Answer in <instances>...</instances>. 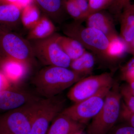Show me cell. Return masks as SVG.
Returning a JSON list of instances; mask_svg holds the SVG:
<instances>
[{
  "label": "cell",
  "mask_w": 134,
  "mask_h": 134,
  "mask_svg": "<svg viewBox=\"0 0 134 134\" xmlns=\"http://www.w3.org/2000/svg\"><path fill=\"white\" fill-rule=\"evenodd\" d=\"M84 78L69 68L48 66L33 77L37 91L45 98L53 97Z\"/></svg>",
  "instance_id": "6da1fadb"
},
{
  "label": "cell",
  "mask_w": 134,
  "mask_h": 134,
  "mask_svg": "<svg viewBox=\"0 0 134 134\" xmlns=\"http://www.w3.org/2000/svg\"><path fill=\"white\" fill-rule=\"evenodd\" d=\"M121 95L119 84L114 82L106 96L102 108L87 128L88 134H108L120 119Z\"/></svg>",
  "instance_id": "7a4b0ae2"
},
{
  "label": "cell",
  "mask_w": 134,
  "mask_h": 134,
  "mask_svg": "<svg viewBox=\"0 0 134 134\" xmlns=\"http://www.w3.org/2000/svg\"><path fill=\"white\" fill-rule=\"evenodd\" d=\"M62 31L65 36L78 41L86 50L90 51L93 55L105 60L109 40L100 31L84 26L81 23L74 21L64 25Z\"/></svg>",
  "instance_id": "3957f363"
},
{
  "label": "cell",
  "mask_w": 134,
  "mask_h": 134,
  "mask_svg": "<svg viewBox=\"0 0 134 134\" xmlns=\"http://www.w3.org/2000/svg\"><path fill=\"white\" fill-rule=\"evenodd\" d=\"M41 100H34L0 114V133L29 134Z\"/></svg>",
  "instance_id": "277c9868"
},
{
  "label": "cell",
  "mask_w": 134,
  "mask_h": 134,
  "mask_svg": "<svg viewBox=\"0 0 134 134\" xmlns=\"http://www.w3.org/2000/svg\"><path fill=\"white\" fill-rule=\"evenodd\" d=\"M0 55L30 65L35 58L31 44L17 34L0 26Z\"/></svg>",
  "instance_id": "5b68a950"
},
{
  "label": "cell",
  "mask_w": 134,
  "mask_h": 134,
  "mask_svg": "<svg viewBox=\"0 0 134 134\" xmlns=\"http://www.w3.org/2000/svg\"><path fill=\"white\" fill-rule=\"evenodd\" d=\"M57 35L54 33L47 38L34 40L31 45L34 56L46 66L69 68L71 60L58 44Z\"/></svg>",
  "instance_id": "8992f818"
},
{
  "label": "cell",
  "mask_w": 134,
  "mask_h": 134,
  "mask_svg": "<svg viewBox=\"0 0 134 134\" xmlns=\"http://www.w3.org/2000/svg\"><path fill=\"white\" fill-rule=\"evenodd\" d=\"M114 83L112 75L107 72L86 77L74 84L69 91L68 97L74 103H78L104 89L111 88Z\"/></svg>",
  "instance_id": "52a82bcc"
},
{
  "label": "cell",
  "mask_w": 134,
  "mask_h": 134,
  "mask_svg": "<svg viewBox=\"0 0 134 134\" xmlns=\"http://www.w3.org/2000/svg\"><path fill=\"white\" fill-rule=\"evenodd\" d=\"M65 102L59 95L41 99L29 134H47L50 123L64 110Z\"/></svg>",
  "instance_id": "ba28073f"
},
{
  "label": "cell",
  "mask_w": 134,
  "mask_h": 134,
  "mask_svg": "<svg viewBox=\"0 0 134 134\" xmlns=\"http://www.w3.org/2000/svg\"><path fill=\"white\" fill-rule=\"evenodd\" d=\"M111 88L104 89L95 96L75 103L73 105L64 109L61 113L85 125L90 120L92 119L100 111L106 96Z\"/></svg>",
  "instance_id": "9c48e42d"
},
{
  "label": "cell",
  "mask_w": 134,
  "mask_h": 134,
  "mask_svg": "<svg viewBox=\"0 0 134 134\" xmlns=\"http://www.w3.org/2000/svg\"><path fill=\"white\" fill-rule=\"evenodd\" d=\"M39 99L30 92L10 87L0 93V113L15 110Z\"/></svg>",
  "instance_id": "30bf717a"
},
{
  "label": "cell",
  "mask_w": 134,
  "mask_h": 134,
  "mask_svg": "<svg viewBox=\"0 0 134 134\" xmlns=\"http://www.w3.org/2000/svg\"><path fill=\"white\" fill-rule=\"evenodd\" d=\"M29 66L25 63L12 58H0V70L11 85L18 83L25 77Z\"/></svg>",
  "instance_id": "8fae6325"
},
{
  "label": "cell",
  "mask_w": 134,
  "mask_h": 134,
  "mask_svg": "<svg viewBox=\"0 0 134 134\" xmlns=\"http://www.w3.org/2000/svg\"><path fill=\"white\" fill-rule=\"evenodd\" d=\"M85 21L86 26L100 31L108 38L118 34L113 18L110 14L104 10L90 15Z\"/></svg>",
  "instance_id": "7c38bea8"
},
{
  "label": "cell",
  "mask_w": 134,
  "mask_h": 134,
  "mask_svg": "<svg viewBox=\"0 0 134 134\" xmlns=\"http://www.w3.org/2000/svg\"><path fill=\"white\" fill-rule=\"evenodd\" d=\"M84 127L60 113L51 122L47 134H75L82 132Z\"/></svg>",
  "instance_id": "4fadbf2b"
},
{
  "label": "cell",
  "mask_w": 134,
  "mask_h": 134,
  "mask_svg": "<svg viewBox=\"0 0 134 134\" xmlns=\"http://www.w3.org/2000/svg\"><path fill=\"white\" fill-rule=\"evenodd\" d=\"M34 3L44 15L56 23L62 22L67 14L63 0H34Z\"/></svg>",
  "instance_id": "5bb4252c"
},
{
  "label": "cell",
  "mask_w": 134,
  "mask_h": 134,
  "mask_svg": "<svg viewBox=\"0 0 134 134\" xmlns=\"http://www.w3.org/2000/svg\"><path fill=\"white\" fill-rule=\"evenodd\" d=\"M120 23V36L126 42L128 47L134 36V5L126 4L119 16Z\"/></svg>",
  "instance_id": "9a60e30c"
},
{
  "label": "cell",
  "mask_w": 134,
  "mask_h": 134,
  "mask_svg": "<svg viewBox=\"0 0 134 134\" xmlns=\"http://www.w3.org/2000/svg\"><path fill=\"white\" fill-rule=\"evenodd\" d=\"M22 10L15 4L0 3V26L12 31L21 21Z\"/></svg>",
  "instance_id": "2e32d148"
},
{
  "label": "cell",
  "mask_w": 134,
  "mask_h": 134,
  "mask_svg": "<svg viewBox=\"0 0 134 134\" xmlns=\"http://www.w3.org/2000/svg\"><path fill=\"white\" fill-rule=\"evenodd\" d=\"M55 29L52 20L43 15L36 25L30 30L27 40L34 41L47 38L54 33Z\"/></svg>",
  "instance_id": "e0dca14e"
},
{
  "label": "cell",
  "mask_w": 134,
  "mask_h": 134,
  "mask_svg": "<svg viewBox=\"0 0 134 134\" xmlns=\"http://www.w3.org/2000/svg\"><path fill=\"white\" fill-rule=\"evenodd\" d=\"M95 63L94 55L86 51L81 56L71 61L69 68L77 74L85 77L91 74Z\"/></svg>",
  "instance_id": "ac0fdd59"
},
{
  "label": "cell",
  "mask_w": 134,
  "mask_h": 134,
  "mask_svg": "<svg viewBox=\"0 0 134 134\" xmlns=\"http://www.w3.org/2000/svg\"><path fill=\"white\" fill-rule=\"evenodd\" d=\"M57 41L71 61L79 58L86 51V49L81 43L68 36H62L58 34Z\"/></svg>",
  "instance_id": "d6986e66"
},
{
  "label": "cell",
  "mask_w": 134,
  "mask_h": 134,
  "mask_svg": "<svg viewBox=\"0 0 134 134\" xmlns=\"http://www.w3.org/2000/svg\"><path fill=\"white\" fill-rule=\"evenodd\" d=\"M109 44L106 52L105 60L113 61L122 58L128 52L126 42L118 34L108 38Z\"/></svg>",
  "instance_id": "ffe728a7"
},
{
  "label": "cell",
  "mask_w": 134,
  "mask_h": 134,
  "mask_svg": "<svg viewBox=\"0 0 134 134\" xmlns=\"http://www.w3.org/2000/svg\"><path fill=\"white\" fill-rule=\"evenodd\" d=\"M40 10L34 3L30 4L22 9L21 22L24 27L31 29L40 19Z\"/></svg>",
  "instance_id": "44dd1931"
},
{
  "label": "cell",
  "mask_w": 134,
  "mask_h": 134,
  "mask_svg": "<svg viewBox=\"0 0 134 134\" xmlns=\"http://www.w3.org/2000/svg\"><path fill=\"white\" fill-rule=\"evenodd\" d=\"M116 0H89L88 9L82 18L81 23L85 21L87 17L95 12L109 8Z\"/></svg>",
  "instance_id": "7402d4cb"
},
{
  "label": "cell",
  "mask_w": 134,
  "mask_h": 134,
  "mask_svg": "<svg viewBox=\"0 0 134 134\" xmlns=\"http://www.w3.org/2000/svg\"><path fill=\"white\" fill-rule=\"evenodd\" d=\"M63 2L67 14L73 18L75 21L80 22L82 13L75 0H63Z\"/></svg>",
  "instance_id": "603a6c76"
},
{
  "label": "cell",
  "mask_w": 134,
  "mask_h": 134,
  "mask_svg": "<svg viewBox=\"0 0 134 134\" xmlns=\"http://www.w3.org/2000/svg\"><path fill=\"white\" fill-rule=\"evenodd\" d=\"M120 92L121 98L125 101L126 107L129 111L134 113V95L132 94L128 88L127 85L120 88Z\"/></svg>",
  "instance_id": "cb8c5ba5"
},
{
  "label": "cell",
  "mask_w": 134,
  "mask_h": 134,
  "mask_svg": "<svg viewBox=\"0 0 134 134\" xmlns=\"http://www.w3.org/2000/svg\"><path fill=\"white\" fill-rule=\"evenodd\" d=\"M122 78L128 83L134 81V56L121 69Z\"/></svg>",
  "instance_id": "d4e9b609"
},
{
  "label": "cell",
  "mask_w": 134,
  "mask_h": 134,
  "mask_svg": "<svg viewBox=\"0 0 134 134\" xmlns=\"http://www.w3.org/2000/svg\"><path fill=\"white\" fill-rule=\"evenodd\" d=\"M108 134H134V127L127 124L115 125Z\"/></svg>",
  "instance_id": "484cf974"
},
{
  "label": "cell",
  "mask_w": 134,
  "mask_h": 134,
  "mask_svg": "<svg viewBox=\"0 0 134 134\" xmlns=\"http://www.w3.org/2000/svg\"><path fill=\"white\" fill-rule=\"evenodd\" d=\"M133 0H116L109 8L110 12L116 16H119L124 7Z\"/></svg>",
  "instance_id": "4316f807"
},
{
  "label": "cell",
  "mask_w": 134,
  "mask_h": 134,
  "mask_svg": "<svg viewBox=\"0 0 134 134\" xmlns=\"http://www.w3.org/2000/svg\"><path fill=\"white\" fill-rule=\"evenodd\" d=\"M120 117L126 121L127 124L134 127V113L129 111L124 104L121 105L120 118Z\"/></svg>",
  "instance_id": "83f0119b"
},
{
  "label": "cell",
  "mask_w": 134,
  "mask_h": 134,
  "mask_svg": "<svg viewBox=\"0 0 134 134\" xmlns=\"http://www.w3.org/2000/svg\"><path fill=\"white\" fill-rule=\"evenodd\" d=\"M11 87V84L0 70V93Z\"/></svg>",
  "instance_id": "f1b7e54d"
},
{
  "label": "cell",
  "mask_w": 134,
  "mask_h": 134,
  "mask_svg": "<svg viewBox=\"0 0 134 134\" xmlns=\"http://www.w3.org/2000/svg\"><path fill=\"white\" fill-rule=\"evenodd\" d=\"M75 1L76 2L77 5L78 6L79 9L82 13L81 19L79 22L81 23V21L83 16L87 12L88 9L89 0H75Z\"/></svg>",
  "instance_id": "f546056e"
},
{
  "label": "cell",
  "mask_w": 134,
  "mask_h": 134,
  "mask_svg": "<svg viewBox=\"0 0 134 134\" xmlns=\"http://www.w3.org/2000/svg\"><path fill=\"white\" fill-rule=\"evenodd\" d=\"M34 3V0H15V5L21 8Z\"/></svg>",
  "instance_id": "4dcf8cb0"
},
{
  "label": "cell",
  "mask_w": 134,
  "mask_h": 134,
  "mask_svg": "<svg viewBox=\"0 0 134 134\" xmlns=\"http://www.w3.org/2000/svg\"><path fill=\"white\" fill-rule=\"evenodd\" d=\"M128 52L134 56V36L131 43L128 46Z\"/></svg>",
  "instance_id": "1f68e13d"
},
{
  "label": "cell",
  "mask_w": 134,
  "mask_h": 134,
  "mask_svg": "<svg viewBox=\"0 0 134 134\" xmlns=\"http://www.w3.org/2000/svg\"><path fill=\"white\" fill-rule=\"evenodd\" d=\"M128 85H127L130 92L134 95V81L128 83Z\"/></svg>",
  "instance_id": "d6a6232c"
},
{
  "label": "cell",
  "mask_w": 134,
  "mask_h": 134,
  "mask_svg": "<svg viewBox=\"0 0 134 134\" xmlns=\"http://www.w3.org/2000/svg\"><path fill=\"white\" fill-rule=\"evenodd\" d=\"M0 3H12L15 5V0H0Z\"/></svg>",
  "instance_id": "836d02e7"
},
{
  "label": "cell",
  "mask_w": 134,
  "mask_h": 134,
  "mask_svg": "<svg viewBox=\"0 0 134 134\" xmlns=\"http://www.w3.org/2000/svg\"><path fill=\"white\" fill-rule=\"evenodd\" d=\"M75 134H83L82 133V132H78Z\"/></svg>",
  "instance_id": "e575fe53"
},
{
  "label": "cell",
  "mask_w": 134,
  "mask_h": 134,
  "mask_svg": "<svg viewBox=\"0 0 134 134\" xmlns=\"http://www.w3.org/2000/svg\"><path fill=\"white\" fill-rule=\"evenodd\" d=\"M0 134H6L2 133H0Z\"/></svg>",
  "instance_id": "d590c367"
},
{
  "label": "cell",
  "mask_w": 134,
  "mask_h": 134,
  "mask_svg": "<svg viewBox=\"0 0 134 134\" xmlns=\"http://www.w3.org/2000/svg\"><path fill=\"white\" fill-rule=\"evenodd\" d=\"M1 58V55H0V58Z\"/></svg>",
  "instance_id": "8d00e7d4"
},
{
  "label": "cell",
  "mask_w": 134,
  "mask_h": 134,
  "mask_svg": "<svg viewBox=\"0 0 134 134\" xmlns=\"http://www.w3.org/2000/svg\"><path fill=\"white\" fill-rule=\"evenodd\" d=\"M133 5H134V4H133Z\"/></svg>",
  "instance_id": "74e56055"
}]
</instances>
